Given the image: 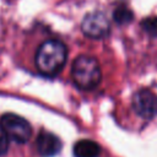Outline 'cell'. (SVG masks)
Returning <instances> with one entry per match:
<instances>
[{
    "mask_svg": "<svg viewBox=\"0 0 157 157\" xmlns=\"http://www.w3.org/2000/svg\"><path fill=\"white\" fill-rule=\"evenodd\" d=\"M67 59L66 45L58 39L43 42L36 54V66L45 76H55L61 71Z\"/></svg>",
    "mask_w": 157,
    "mask_h": 157,
    "instance_id": "6da1fadb",
    "label": "cell"
},
{
    "mask_svg": "<svg viewBox=\"0 0 157 157\" xmlns=\"http://www.w3.org/2000/svg\"><path fill=\"white\" fill-rule=\"evenodd\" d=\"M72 80L81 90H93L98 86L102 78V72L98 61L88 55H80L72 65Z\"/></svg>",
    "mask_w": 157,
    "mask_h": 157,
    "instance_id": "7a4b0ae2",
    "label": "cell"
},
{
    "mask_svg": "<svg viewBox=\"0 0 157 157\" xmlns=\"http://www.w3.org/2000/svg\"><path fill=\"white\" fill-rule=\"evenodd\" d=\"M0 125L7 137L17 144H25L32 135V128L29 123L13 113H6L0 118Z\"/></svg>",
    "mask_w": 157,
    "mask_h": 157,
    "instance_id": "3957f363",
    "label": "cell"
},
{
    "mask_svg": "<svg viewBox=\"0 0 157 157\" xmlns=\"http://www.w3.org/2000/svg\"><path fill=\"white\" fill-rule=\"evenodd\" d=\"M83 34L90 38H103L109 33L110 23L103 12L96 11L86 15L81 25Z\"/></svg>",
    "mask_w": 157,
    "mask_h": 157,
    "instance_id": "277c9868",
    "label": "cell"
},
{
    "mask_svg": "<svg viewBox=\"0 0 157 157\" xmlns=\"http://www.w3.org/2000/svg\"><path fill=\"white\" fill-rule=\"evenodd\" d=\"M132 109L144 119H152L157 115V96L150 90H139L132 96Z\"/></svg>",
    "mask_w": 157,
    "mask_h": 157,
    "instance_id": "5b68a950",
    "label": "cell"
},
{
    "mask_svg": "<svg viewBox=\"0 0 157 157\" xmlns=\"http://www.w3.org/2000/svg\"><path fill=\"white\" fill-rule=\"evenodd\" d=\"M37 150L38 152L44 157H52L60 152L63 144L60 139L48 131H40L37 136Z\"/></svg>",
    "mask_w": 157,
    "mask_h": 157,
    "instance_id": "8992f818",
    "label": "cell"
},
{
    "mask_svg": "<svg viewBox=\"0 0 157 157\" xmlns=\"http://www.w3.org/2000/svg\"><path fill=\"white\" fill-rule=\"evenodd\" d=\"M101 155L99 145L88 139L80 140L74 146V156L75 157H98Z\"/></svg>",
    "mask_w": 157,
    "mask_h": 157,
    "instance_id": "52a82bcc",
    "label": "cell"
},
{
    "mask_svg": "<svg viewBox=\"0 0 157 157\" xmlns=\"http://www.w3.org/2000/svg\"><path fill=\"white\" fill-rule=\"evenodd\" d=\"M113 17H114V21L117 23L126 25L132 20V12L126 6H119V7L115 9V11L113 13Z\"/></svg>",
    "mask_w": 157,
    "mask_h": 157,
    "instance_id": "ba28073f",
    "label": "cell"
},
{
    "mask_svg": "<svg viewBox=\"0 0 157 157\" xmlns=\"http://www.w3.org/2000/svg\"><path fill=\"white\" fill-rule=\"evenodd\" d=\"M142 28L146 33L152 37H157V17H147L141 22Z\"/></svg>",
    "mask_w": 157,
    "mask_h": 157,
    "instance_id": "9c48e42d",
    "label": "cell"
},
{
    "mask_svg": "<svg viewBox=\"0 0 157 157\" xmlns=\"http://www.w3.org/2000/svg\"><path fill=\"white\" fill-rule=\"evenodd\" d=\"M9 145H10V139L7 137V135L5 134V131L0 125V156H4L7 152Z\"/></svg>",
    "mask_w": 157,
    "mask_h": 157,
    "instance_id": "30bf717a",
    "label": "cell"
}]
</instances>
